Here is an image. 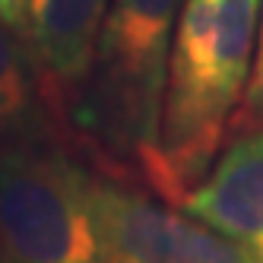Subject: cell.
Here are the masks:
<instances>
[{
    "label": "cell",
    "instance_id": "obj_1",
    "mask_svg": "<svg viewBox=\"0 0 263 263\" xmlns=\"http://www.w3.org/2000/svg\"><path fill=\"white\" fill-rule=\"evenodd\" d=\"M260 0H184L146 181L181 203L206 178L251 80Z\"/></svg>",
    "mask_w": 263,
    "mask_h": 263
},
{
    "label": "cell",
    "instance_id": "obj_2",
    "mask_svg": "<svg viewBox=\"0 0 263 263\" xmlns=\"http://www.w3.org/2000/svg\"><path fill=\"white\" fill-rule=\"evenodd\" d=\"M181 0H111L73 124L102 156L146 175L156 156Z\"/></svg>",
    "mask_w": 263,
    "mask_h": 263
},
{
    "label": "cell",
    "instance_id": "obj_3",
    "mask_svg": "<svg viewBox=\"0 0 263 263\" xmlns=\"http://www.w3.org/2000/svg\"><path fill=\"white\" fill-rule=\"evenodd\" d=\"M96 175L48 137L0 143V244L13 263H115Z\"/></svg>",
    "mask_w": 263,
    "mask_h": 263
},
{
    "label": "cell",
    "instance_id": "obj_4",
    "mask_svg": "<svg viewBox=\"0 0 263 263\" xmlns=\"http://www.w3.org/2000/svg\"><path fill=\"white\" fill-rule=\"evenodd\" d=\"M99 216L115 263H263L232 235L118 181H96Z\"/></svg>",
    "mask_w": 263,
    "mask_h": 263
},
{
    "label": "cell",
    "instance_id": "obj_5",
    "mask_svg": "<svg viewBox=\"0 0 263 263\" xmlns=\"http://www.w3.org/2000/svg\"><path fill=\"white\" fill-rule=\"evenodd\" d=\"M111 0H32L23 45L45 83V96L73 99L92 67V54Z\"/></svg>",
    "mask_w": 263,
    "mask_h": 263
},
{
    "label": "cell",
    "instance_id": "obj_6",
    "mask_svg": "<svg viewBox=\"0 0 263 263\" xmlns=\"http://www.w3.org/2000/svg\"><path fill=\"white\" fill-rule=\"evenodd\" d=\"M181 210L263 254V127L241 134Z\"/></svg>",
    "mask_w": 263,
    "mask_h": 263
},
{
    "label": "cell",
    "instance_id": "obj_7",
    "mask_svg": "<svg viewBox=\"0 0 263 263\" xmlns=\"http://www.w3.org/2000/svg\"><path fill=\"white\" fill-rule=\"evenodd\" d=\"M45 92L23 39L0 20V143L48 137Z\"/></svg>",
    "mask_w": 263,
    "mask_h": 263
},
{
    "label": "cell",
    "instance_id": "obj_8",
    "mask_svg": "<svg viewBox=\"0 0 263 263\" xmlns=\"http://www.w3.org/2000/svg\"><path fill=\"white\" fill-rule=\"evenodd\" d=\"M263 127V16H260V45H257V61L251 67V80L244 89V105L235 118V130L248 134V130Z\"/></svg>",
    "mask_w": 263,
    "mask_h": 263
},
{
    "label": "cell",
    "instance_id": "obj_9",
    "mask_svg": "<svg viewBox=\"0 0 263 263\" xmlns=\"http://www.w3.org/2000/svg\"><path fill=\"white\" fill-rule=\"evenodd\" d=\"M29 7H32V0H0V20H4V26H10L20 35V39L26 35Z\"/></svg>",
    "mask_w": 263,
    "mask_h": 263
},
{
    "label": "cell",
    "instance_id": "obj_10",
    "mask_svg": "<svg viewBox=\"0 0 263 263\" xmlns=\"http://www.w3.org/2000/svg\"><path fill=\"white\" fill-rule=\"evenodd\" d=\"M0 263H13V260L7 257V251H4V244H0Z\"/></svg>",
    "mask_w": 263,
    "mask_h": 263
}]
</instances>
